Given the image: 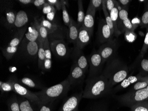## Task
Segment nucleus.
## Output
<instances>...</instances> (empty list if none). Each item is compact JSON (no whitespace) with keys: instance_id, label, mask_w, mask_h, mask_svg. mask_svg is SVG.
Returning a JSON list of instances; mask_svg holds the SVG:
<instances>
[{"instance_id":"nucleus-1","label":"nucleus","mask_w":148,"mask_h":111,"mask_svg":"<svg viewBox=\"0 0 148 111\" xmlns=\"http://www.w3.org/2000/svg\"><path fill=\"white\" fill-rule=\"evenodd\" d=\"M128 72L127 65L115 55L106 62L105 68L101 74L108 80L112 89L114 86L127 77Z\"/></svg>"},{"instance_id":"nucleus-2","label":"nucleus","mask_w":148,"mask_h":111,"mask_svg":"<svg viewBox=\"0 0 148 111\" xmlns=\"http://www.w3.org/2000/svg\"><path fill=\"white\" fill-rule=\"evenodd\" d=\"M111 90L108 80L101 74L87 79L82 97L87 99L100 98L109 93Z\"/></svg>"},{"instance_id":"nucleus-3","label":"nucleus","mask_w":148,"mask_h":111,"mask_svg":"<svg viewBox=\"0 0 148 111\" xmlns=\"http://www.w3.org/2000/svg\"><path fill=\"white\" fill-rule=\"evenodd\" d=\"M71 86L66 79L57 85L49 88H44L41 91L35 93L42 103L53 102L56 99L66 95L70 89Z\"/></svg>"},{"instance_id":"nucleus-4","label":"nucleus","mask_w":148,"mask_h":111,"mask_svg":"<svg viewBox=\"0 0 148 111\" xmlns=\"http://www.w3.org/2000/svg\"><path fill=\"white\" fill-rule=\"evenodd\" d=\"M148 98V87L146 88L132 92H128L118 97L123 105L131 108L138 103L145 101Z\"/></svg>"},{"instance_id":"nucleus-5","label":"nucleus","mask_w":148,"mask_h":111,"mask_svg":"<svg viewBox=\"0 0 148 111\" xmlns=\"http://www.w3.org/2000/svg\"><path fill=\"white\" fill-rule=\"evenodd\" d=\"M40 24L46 29L48 32V38L49 37L52 40H63L67 36L68 30H66L64 27L56 23L49 21L43 17Z\"/></svg>"},{"instance_id":"nucleus-6","label":"nucleus","mask_w":148,"mask_h":111,"mask_svg":"<svg viewBox=\"0 0 148 111\" xmlns=\"http://www.w3.org/2000/svg\"><path fill=\"white\" fill-rule=\"evenodd\" d=\"M88 60L89 65L88 78L101 75L100 73L104 62L98 51H93Z\"/></svg>"},{"instance_id":"nucleus-7","label":"nucleus","mask_w":148,"mask_h":111,"mask_svg":"<svg viewBox=\"0 0 148 111\" xmlns=\"http://www.w3.org/2000/svg\"><path fill=\"white\" fill-rule=\"evenodd\" d=\"M12 78L14 92L20 95L21 97L28 99L32 103H34L35 105H37V106L42 103L35 92H32L21 84H20L16 77H12Z\"/></svg>"},{"instance_id":"nucleus-8","label":"nucleus","mask_w":148,"mask_h":111,"mask_svg":"<svg viewBox=\"0 0 148 111\" xmlns=\"http://www.w3.org/2000/svg\"><path fill=\"white\" fill-rule=\"evenodd\" d=\"M119 43L118 41L116 39H113L103 43L100 47L98 51L102 57L104 63L116 55Z\"/></svg>"},{"instance_id":"nucleus-9","label":"nucleus","mask_w":148,"mask_h":111,"mask_svg":"<svg viewBox=\"0 0 148 111\" xmlns=\"http://www.w3.org/2000/svg\"><path fill=\"white\" fill-rule=\"evenodd\" d=\"M50 45L51 51L57 57L64 58L69 56V47L63 39L52 40Z\"/></svg>"},{"instance_id":"nucleus-10","label":"nucleus","mask_w":148,"mask_h":111,"mask_svg":"<svg viewBox=\"0 0 148 111\" xmlns=\"http://www.w3.org/2000/svg\"><path fill=\"white\" fill-rule=\"evenodd\" d=\"M85 77V73L84 71L75 63H73L67 78L71 85H76L81 84L84 81Z\"/></svg>"},{"instance_id":"nucleus-11","label":"nucleus","mask_w":148,"mask_h":111,"mask_svg":"<svg viewBox=\"0 0 148 111\" xmlns=\"http://www.w3.org/2000/svg\"><path fill=\"white\" fill-rule=\"evenodd\" d=\"M128 15L127 9L125 7H121L119 11L118 27L119 30L122 33L125 32V31L131 30L133 29V25Z\"/></svg>"},{"instance_id":"nucleus-12","label":"nucleus","mask_w":148,"mask_h":111,"mask_svg":"<svg viewBox=\"0 0 148 111\" xmlns=\"http://www.w3.org/2000/svg\"><path fill=\"white\" fill-rule=\"evenodd\" d=\"M98 39L100 43H105L113 39V36L109 26L104 19L100 20L98 26Z\"/></svg>"},{"instance_id":"nucleus-13","label":"nucleus","mask_w":148,"mask_h":111,"mask_svg":"<svg viewBox=\"0 0 148 111\" xmlns=\"http://www.w3.org/2000/svg\"><path fill=\"white\" fill-rule=\"evenodd\" d=\"M83 92L75 93L66 99L62 105L60 111H79V105L82 99Z\"/></svg>"},{"instance_id":"nucleus-14","label":"nucleus","mask_w":148,"mask_h":111,"mask_svg":"<svg viewBox=\"0 0 148 111\" xmlns=\"http://www.w3.org/2000/svg\"><path fill=\"white\" fill-rule=\"evenodd\" d=\"M73 57L74 60L73 63H75L78 66L81 68L85 74L87 73L89 67L88 60L82 52V50H79L75 47Z\"/></svg>"},{"instance_id":"nucleus-15","label":"nucleus","mask_w":148,"mask_h":111,"mask_svg":"<svg viewBox=\"0 0 148 111\" xmlns=\"http://www.w3.org/2000/svg\"><path fill=\"white\" fill-rule=\"evenodd\" d=\"M92 35L93 34L85 28L81 27L75 47L79 50H82L90 42Z\"/></svg>"},{"instance_id":"nucleus-16","label":"nucleus","mask_w":148,"mask_h":111,"mask_svg":"<svg viewBox=\"0 0 148 111\" xmlns=\"http://www.w3.org/2000/svg\"><path fill=\"white\" fill-rule=\"evenodd\" d=\"M96 9L90 2L87 8L82 26L85 28L93 34Z\"/></svg>"},{"instance_id":"nucleus-17","label":"nucleus","mask_w":148,"mask_h":111,"mask_svg":"<svg viewBox=\"0 0 148 111\" xmlns=\"http://www.w3.org/2000/svg\"><path fill=\"white\" fill-rule=\"evenodd\" d=\"M24 51L27 56L32 58H36L38 56L39 48L38 41H24Z\"/></svg>"},{"instance_id":"nucleus-18","label":"nucleus","mask_w":148,"mask_h":111,"mask_svg":"<svg viewBox=\"0 0 148 111\" xmlns=\"http://www.w3.org/2000/svg\"><path fill=\"white\" fill-rule=\"evenodd\" d=\"M66 37L69 41L76 45L79 36V28L77 23L72 18H71V23L69 26Z\"/></svg>"},{"instance_id":"nucleus-19","label":"nucleus","mask_w":148,"mask_h":111,"mask_svg":"<svg viewBox=\"0 0 148 111\" xmlns=\"http://www.w3.org/2000/svg\"><path fill=\"white\" fill-rule=\"evenodd\" d=\"M114 2H115V6L110 13V15L114 25V34L115 35V36L118 37L120 34H122V33L119 30L118 27L119 11L121 9V7L119 5L118 1H114Z\"/></svg>"},{"instance_id":"nucleus-20","label":"nucleus","mask_w":148,"mask_h":111,"mask_svg":"<svg viewBox=\"0 0 148 111\" xmlns=\"http://www.w3.org/2000/svg\"><path fill=\"white\" fill-rule=\"evenodd\" d=\"M40 37L38 30L34 22H32L25 34L22 41H38Z\"/></svg>"},{"instance_id":"nucleus-21","label":"nucleus","mask_w":148,"mask_h":111,"mask_svg":"<svg viewBox=\"0 0 148 111\" xmlns=\"http://www.w3.org/2000/svg\"><path fill=\"white\" fill-rule=\"evenodd\" d=\"M29 22V17L25 12L19 11L16 13L14 27L16 28H22Z\"/></svg>"},{"instance_id":"nucleus-22","label":"nucleus","mask_w":148,"mask_h":111,"mask_svg":"<svg viewBox=\"0 0 148 111\" xmlns=\"http://www.w3.org/2000/svg\"><path fill=\"white\" fill-rule=\"evenodd\" d=\"M27 29V27L25 26L20 29L16 33L13 38L11 40L7 46L18 47V46L21 42V41L23 40V38L25 37Z\"/></svg>"},{"instance_id":"nucleus-23","label":"nucleus","mask_w":148,"mask_h":111,"mask_svg":"<svg viewBox=\"0 0 148 111\" xmlns=\"http://www.w3.org/2000/svg\"><path fill=\"white\" fill-rule=\"evenodd\" d=\"M138 80H139L138 76H130L127 77L123 81L121 82L119 84H118V85L114 88V91H118L123 90L136 82Z\"/></svg>"},{"instance_id":"nucleus-24","label":"nucleus","mask_w":148,"mask_h":111,"mask_svg":"<svg viewBox=\"0 0 148 111\" xmlns=\"http://www.w3.org/2000/svg\"><path fill=\"white\" fill-rule=\"evenodd\" d=\"M16 13L11 10H7L3 18L4 25L8 28L14 27Z\"/></svg>"},{"instance_id":"nucleus-25","label":"nucleus","mask_w":148,"mask_h":111,"mask_svg":"<svg viewBox=\"0 0 148 111\" xmlns=\"http://www.w3.org/2000/svg\"><path fill=\"white\" fill-rule=\"evenodd\" d=\"M18 100L21 111H37V109L36 110L34 107V103H32L28 99L21 97L18 98Z\"/></svg>"},{"instance_id":"nucleus-26","label":"nucleus","mask_w":148,"mask_h":111,"mask_svg":"<svg viewBox=\"0 0 148 111\" xmlns=\"http://www.w3.org/2000/svg\"><path fill=\"white\" fill-rule=\"evenodd\" d=\"M18 82L21 85L26 86L32 88H40L42 87L39 83L29 77H24L18 80Z\"/></svg>"},{"instance_id":"nucleus-27","label":"nucleus","mask_w":148,"mask_h":111,"mask_svg":"<svg viewBox=\"0 0 148 111\" xmlns=\"http://www.w3.org/2000/svg\"><path fill=\"white\" fill-rule=\"evenodd\" d=\"M38 67L40 69H43L44 61L45 59V49H44V42L40 38L39 40V48L38 54Z\"/></svg>"},{"instance_id":"nucleus-28","label":"nucleus","mask_w":148,"mask_h":111,"mask_svg":"<svg viewBox=\"0 0 148 111\" xmlns=\"http://www.w3.org/2000/svg\"><path fill=\"white\" fill-rule=\"evenodd\" d=\"M34 23L38 30L40 35V38L43 42H45V40L48 38V32L45 27L43 26L40 23H39L36 18H34Z\"/></svg>"},{"instance_id":"nucleus-29","label":"nucleus","mask_w":148,"mask_h":111,"mask_svg":"<svg viewBox=\"0 0 148 111\" xmlns=\"http://www.w3.org/2000/svg\"><path fill=\"white\" fill-rule=\"evenodd\" d=\"M77 3H78V12L77 23L78 27L80 29V28L83 26L85 14L84 11L82 1H78Z\"/></svg>"},{"instance_id":"nucleus-30","label":"nucleus","mask_w":148,"mask_h":111,"mask_svg":"<svg viewBox=\"0 0 148 111\" xmlns=\"http://www.w3.org/2000/svg\"><path fill=\"white\" fill-rule=\"evenodd\" d=\"M0 90L2 93L9 92L14 91L13 80L12 77L10 78L7 81L0 82Z\"/></svg>"},{"instance_id":"nucleus-31","label":"nucleus","mask_w":148,"mask_h":111,"mask_svg":"<svg viewBox=\"0 0 148 111\" xmlns=\"http://www.w3.org/2000/svg\"><path fill=\"white\" fill-rule=\"evenodd\" d=\"M102 10L104 12L105 17V20L106 21L108 26L110 28V30H111V34L112 35L114 36V25H113V22H112V20L110 18V15L109 13H108L106 10V1L103 0V6H102Z\"/></svg>"},{"instance_id":"nucleus-32","label":"nucleus","mask_w":148,"mask_h":111,"mask_svg":"<svg viewBox=\"0 0 148 111\" xmlns=\"http://www.w3.org/2000/svg\"><path fill=\"white\" fill-rule=\"evenodd\" d=\"M9 111H21L19 100L16 96H13L8 101Z\"/></svg>"},{"instance_id":"nucleus-33","label":"nucleus","mask_w":148,"mask_h":111,"mask_svg":"<svg viewBox=\"0 0 148 111\" xmlns=\"http://www.w3.org/2000/svg\"><path fill=\"white\" fill-rule=\"evenodd\" d=\"M18 47L7 46L2 50V53L5 57L8 60H10L15 55L18 50Z\"/></svg>"},{"instance_id":"nucleus-34","label":"nucleus","mask_w":148,"mask_h":111,"mask_svg":"<svg viewBox=\"0 0 148 111\" xmlns=\"http://www.w3.org/2000/svg\"><path fill=\"white\" fill-rule=\"evenodd\" d=\"M62 10L63 14V21L66 26L69 27L71 23V17L68 13L66 6V3L64 1H62Z\"/></svg>"},{"instance_id":"nucleus-35","label":"nucleus","mask_w":148,"mask_h":111,"mask_svg":"<svg viewBox=\"0 0 148 111\" xmlns=\"http://www.w3.org/2000/svg\"><path fill=\"white\" fill-rule=\"evenodd\" d=\"M131 111H148V101H143L131 107Z\"/></svg>"},{"instance_id":"nucleus-36","label":"nucleus","mask_w":148,"mask_h":111,"mask_svg":"<svg viewBox=\"0 0 148 111\" xmlns=\"http://www.w3.org/2000/svg\"><path fill=\"white\" fill-rule=\"evenodd\" d=\"M45 59L47 60H51V50L49 38H47L44 43Z\"/></svg>"},{"instance_id":"nucleus-37","label":"nucleus","mask_w":148,"mask_h":111,"mask_svg":"<svg viewBox=\"0 0 148 111\" xmlns=\"http://www.w3.org/2000/svg\"><path fill=\"white\" fill-rule=\"evenodd\" d=\"M148 87V84L146 81H141L138 82L136 84H134L133 87V91H137L140 89L146 88Z\"/></svg>"},{"instance_id":"nucleus-38","label":"nucleus","mask_w":148,"mask_h":111,"mask_svg":"<svg viewBox=\"0 0 148 111\" xmlns=\"http://www.w3.org/2000/svg\"><path fill=\"white\" fill-rule=\"evenodd\" d=\"M42 11L45 14L47 15L52 12H56V9L55 7L51 6L47 2L43 7Z\"/></svg>"},{"instance_id":"nucleus-39","label":"nucleus","mask_w":148,"mask_h":111,"mask_svg":"<svg viewBox=\"0 0 148 111\" xmlns=\"http://www.w3.org/2000/svg\"><path fill=\"white\" fill-rule=\"evenodd\" d=\"M53 102L41 103L38 106L37 111H51V104Z\"/></svg>"},{"instance_id":"nucleus-40","label":"nucleus","mask_w":148,"mask_h":111,"mask_svg":"<svg viewBox=\"0 0 148 111\" xmlns=\"http://www.w3.org/2000/svg\"><path fill=\"white\" fill-rule=\"evenodd\" d=\"M47 2L51 6L56 7L58 10H62V1L59 0H47Z\"/></svg>"},{"instance_id":"nucleus-41","label":"nucleus","mask_w":148,"mask_h":111,"mask_svg":"<svg viewBox=\"0 0 148 111\" xmlns=\"http://www.w3.org/2000/svg\"><path fill=\"white\" fill-rule=\"evenodd\" d=\"M103 0H91L90 1L91 5L96 10H99L101 8L102 9Z\"/></svg>"},{"instance_id":"nucleus-42","label":"nucleus","mask_w":148,"mask_h":111,"mask_svg":"<svg viewBox=\"0 0 148 111\" xmlns=\"http://www.w3.org/2000/svg\"><path fill=\"white\" fill-rule=\"evenodd\" d=\"M125 38L129 42H132L135 40V37L130 30H126L125 31Z\"/></svg>"},{"instance_id":"nucleus-43","label":"nucleus","mask_w":148,"mask_h":111,"mask_svg":"<svg viewBox=\"0 0 148 111\" xmlns=\"http://www.w3.org/2000/svg\"><path fill=\"white\" fill-rule=\"evenodd\" d=\"M106 10L108 13H110L114 7L115 6L114 1L113 0H106Z\"/></svg>"},{"instance_id":"nucleus-44","label":"nucleus","mask_w":148,"mask_h":111,"mask_svg":"<svg viewBox=\"0 0 148 111\" xmlns=\"http://www.w3.org/2000/svg\"><path fill=\"white\" fill-rule=\"evenodd\" d=\"M47 2L45 0H35L33 1V4L39 9H43L44 5Z\"/></svg>"},{"instance_id":"nucleus-45","label":"nucleus","mask_w":148,"mask_h":111,"mask_svg":"<svg viewBox=\"0 0 148 111\" xmlns=\"http://www.w3.org/2000/svg\"><path fill=\"white\" fill-rule=\"evenodd\" d=\"M141 66L145 71L148 72V60L143 59L141 62Z\"/></svg>"},{"instance_id":"nucleus-46","label":"nucleus","mask_w":148,"mask_h":111,"mask_svg":"<svg viewBox=\"0 0 148 111\" xmlns=\"http://www.w3.org/2000/svg\"><path fill=\"white\" fill-rule=\"evenodd\" d=\"M142 22L144 25L148 24V11L145 12L143 15L142 18Z\"/></svg>"},{"instance_id":"nucleus-47","label":"nucleus","mask_w":148,"mask_h":111,"mask_svg":"<svg viewBox=\"0 0 148 111\" xmlns=\"http://www.w3.org/2000/svg\"><path fill=\"white\" fill-rule=\"evenodd\" d=\"M130 1L129 0H119L118 2L119 5L121 7H125L129 3Z\"/></svg>"},{"instance_id":"nucleus-48","label":"nucleus","mask_w":148,"mask_h":111,"mask_svg":"<svg viewBox=\"0 0 148 111\" xmlns=\"http://www.w3.org/2000/svg\"><path fill=\"white\" fill-rule=\"evenodd\" d=\"M56 12H52L47 15V20L51 22H52L53 20L54 19L55 15Z\"/></svg>"},{"instance_id":"nucleus-49","label":"nucleus","mask_w":148,"mask_h":111,"mask_svg":"<svg viewBox=\"0 0 148 111\" xmlns=\"http://www.w3.org/2000/svg\"><path fill=\"white\" fill-rule=\"evenodd\" d=\"M20 3L23 5H29V4H33V0H19L18 1Z\"/></svg>"},{"instance_id":"nucleus-50","label":"nucleus","mask_w":148,"mask_h":111,"mask_svg":"<svg viewBox=\"0 0 148 111\" xmlns=\"http://www.w3.org/2000/svg\"><path fill=\"white\" fill-rule=\"evenodd\" d=\"M144 44L145 46H148V32L146 33L145 39Z\"/></svg>"},{"instance_id":"nucleus-51","label":"nucleus","mask_w":148,"mask_h":111,"mask_svg":"<svg viewBox=\"0 0 148 111\" xmlns=\"http://www.w3.org/2000/svg\"><path fill=\"white\" fill-rule=\"evenodd\" d=\"M140 21L138 19L136 18L133 19L132 21V24H136V23H139Z\"/></svg>"},{"instance_id":"nucleus-52","label":"nucleus","mask_w":148,"mask_h":111,"mask_svg":"<svg viewBox=\"0 0 148 111\" xmlns=\"http://www.w3.org/2000/svg\"><path fill=\"white\" fill-rule=\"evenodd\" d=\"M139 80L141 81H146L148 84V77H145V78H140Z\"/></svg>"},{"instance_id":"nucleus-53","label":"nucleus","mask_w":148,"mask_h":111,"mask_svg":"<svg viewBox=\"0 0 148 111\" xmlns=\"http://www.w3.org/2000/svg\"></svg>"},{"instance_id":"nucleus-54","label":"nucleus","mask_w":148,"mask_h":111,"mask_svg":"<svg viewBox=\"0 0 148 111\" xmlns=\"http://www.w3.org/2000/svg\"></svg>"}]
</instances>
